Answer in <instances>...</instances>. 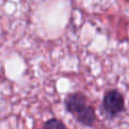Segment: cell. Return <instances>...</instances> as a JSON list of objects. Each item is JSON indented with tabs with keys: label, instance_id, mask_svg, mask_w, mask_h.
<instances>
[{
	"label": "cell",
	"instance_id": "6da1fadb",
	"mask_svg": "<svg viewBox=\"0 0 129 129\" xmlns=\"http://www.w3.org/2000/svg\"><path fill=\"white\" fill-rule=\"evenodd\" d=\"M103 111L109 117L118 116L125 110V99L118 89H109L105 92L102 101Z\"/></svg>",
	"mask_w": 129,
	"mask_h": 129
},
{
	"label": "cell",
	"instance_id": "7a4b0ae2",
	"mask_svg": "<svg viewBox=\"0 0 129 129\" xmlns=\"http://www.w3.org/2000/svg\"><path fill=\"white\" fill-rule=\"evenodd\" d=\"M88 105L87 103V98L80 92H76V93L69 94L66 99H64V107L66 110L70 114L77 117L80 112L85 110V108Z\"/></svg>",
	"mask_w": 129,
	"mask_h": 129
},
{
	"label": "cell",
	"instance_id": "3957f363",
	"mask_svg": "<svg viewBox=\"0 0 129 129\" xmlns=\"http://www.w3.org/2000/svg\"><path fill=\"white\" fill-rule=\"evenodd\" d=\"M76 120L80 123V125L85 126V127H92L94 126L96 121V112L93 105H87L83 112H80L77 117H75Z\"/></svg>",
	"mask_w": 129,
	"mask_h": 129
},
{
	"label": "cell",
	"instance_id": "277c9868",
	"mask_svg": "<svg viewBox=\"0 0 129 129\" xmlns=\"http://www.w3.org/2000/svg\"><path fill=\"white\" fill-rule=\"evenodd\" d=\"M42 129H67L66 125L57 118H51L45 121Z\"/></svg>",
	"mask_w": 129,
	"mask_h": 129
}]
</instances>
